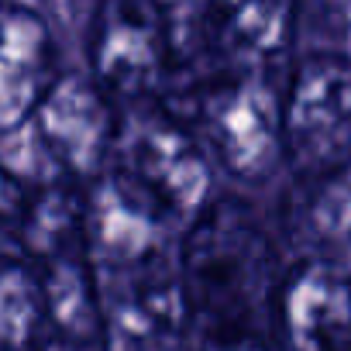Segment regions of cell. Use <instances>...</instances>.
<instances>
[{
	"label": "cell",
	"mask_w": 351,
	"mask_h": 351,
	"mask_svg": "<svg viewBox=\"0 0 351 351\" xmlns=\"http://www.w3.org/2000/svg\"><path fill=\"white\" fill-rule=\"evenodd\" d=\"M45 324L49 313H45L38 276H32L18 258H8L4 279H0V337H4V351H38Z\"/></svg>",
	"instance_id": "5bb4252c"
},
{
	"label": "cell",
	"mask_w": 351,
	"mask_h": 351,
	"mask_svg": "<svg viewBox=\"0 0 351 351\" xmlns=\"http://www.w3.org/2000/svg\"><path fill=\"white\" fill-rule=\"evenodd\" d=\"M180 269L193 324H200L204 334H265V317L272 310L279 313L276 252L238 204H221L193 224Z\"/></svg>",
	"instance_id": "6da1fadb"
},
{
	"label": "cell",
	"mask_w": 351,
	"mask_h": 351,
	"mask_svg": "<svg viewBox=\"0 0 351 351\" xmlns=\"http://www.w3.org/2000/svg\"><path fill=\"white\" fill-rule=\"evenodd\" d=\"M52 35L49 25L28 8H8L0 38V124L18 131L28 124L49 93Z\"/></svg>",
	"instance_id": "30bf717a"
},
{
	"label": "cell",
	"mask_w": 351,
	"mask_h": 351,
	"mask_svg": "<svg viewBox=\"0 0 351 351\" xmlns=\"http://www.w3.org/2000/svg\"><path fill=\"white\" fill-rule=\"evenodd\" d=\"M162 221L165 217L145 204L117 172L86 200V241L97 262L110 272L158 255Z\"/></svg>",
	"instance_id": "9c48e42d"
},
{
	"label": "cell",
	"mask_w": 351,
	"mask_h": 351,
	"mask_svg": "<svg viewBox=\"0 0 351 351\" xmlns=\"http://www.w3.org/2000/svg\"><path fill=\"white\" fill-rule=\"evenodd\" d=\"M162 8H190V4H204V0H158Z\"/></svg>",
	"instance_id": "e0dca14e"
},
{
	"label": "cell",
	"mask_w": 351,
	"mask_h": 351,
	"mask_svg": "<svg viewBox=\"0 0 351 351\" xmlns=\"http://www.w3.org/2000/svg\"><path fill=\"white\" fill-rule=\"evenodd\" d=\"M286 148L310 169L341 165L351 152V62L341 56L306 59L286 93Z\"/></svg>",
	"instance_id": "5b68a950"
},
{
	"label": "cell",
	"mask_w": 351,
	"mask_h": 351,
	"mask_svg": "<svg viewBox=\"0 0 351 351\" xmlns=\"http://www.w3.org/2000/svg\"><path fill=\"white\" fill-rule=\"evenodd\" d=\"M303 231L330 255H351V165L324 169L303 197Z\"/></svg>",
	"instance_id": "4fadbf2b"
},
{
	"label": "cell",
	"mask_w": 351,
	"mask_h": 351,
	"mask_svg": "<svg viewBox=\"0 0 351 351\" xmlns=\"http://www.w3.org/2000/svg\"><path fill=\"white\" fill-rule=\"evenodd\" d=\"M197 351H272V348L258 330H217V334H204Z\"/></svg>",
	"instance_id": "9a60e30c"
},
{
	"label": "cell",
	"mask_w": 351,
	"mask_h": 351,
	"mask_svg": "<svg viewBox=\"0 0 351 351\" xmlns=\"http://www.w3.org/2000/svg\"><path fill=\"white\" fill-rule=\"evenodd\" d=\"M32 128L59 172L93 176L110 152L114 121L100 83L62 76L42 97Z\"/></svg>",
	"instance_id": "52a82bcc"
},
{
	"label": "cell",
	"mask_w": 351,
	"mask_h": 351,
	"mask_svg": "<svg viewBox=\"0 0 351 351\" xmlns=\"http://www.w3.org/2000/svg\"><path fill=\"white\" fill-rule=\"evenodd\" d=\"M320 8H324V14L351 25V0H320Z\"/></svg>",
	"instance_id": "2e32d148"
},
{
	"label": "cell",
	"mask_w": 351,
	"mask_h": 351,
	"mask_svg": "<svg viewBox=\"0 0 351 351\" xmlns=\"http://www.w3.org/2000/svg\"><path fill=\"white\" fill-rule=\"evenodd\" d=\"M224 38L248 62L282 52L293 32V0H214Z\"/></svg>",
	"instance_id": "7c38bea8"
},
{
	"label": "cell",
	"mask_w": 351,
	"mask_h": 351,
	"mask_svg": "<svg viewBox=\"0 0 351 351\" xmlns=\"http://www.w3.org/2000/svg\"><path fill=\"white\" fill-rule=\"evenodd\" d=\"M117 176L162 217L200 214L210 169L180 121H148L121 145Z\"/></svg>",
	"instance_id": "277c9868"
},
{
	"label": "cell",
	"mask_w": 351,
	"mask_h": 351,
	"mask_svg": "<svg viewBox=\"0 0 351 351\" xmlns=\"http://www.w3.org/2000/svg\"><path fill=\"white\" fill-rule=\"evenodd\" d=\"M117 286L107 300V330L117 351H176L186 324H193L183 269L165 255L117 269Z\"/></svg>",
	"instance_id": "8992f818"
},
{
	"label": "cell",
	"mask_w": 351,
	"mask_h": 351,
	"mask_svg": "<svg viewBox=\"0 0 351 351\" xmlns=\"http://www.w3.org/2000/svg\"><path fill=\"white\" fill-rule=\"evenodd\" d=\"M193 121L207 128L221 162L238 180H265L286 148V114L255 76L214 80Z\"/></svg>",
	"instance_id": "7a4b0ae2"
},
{
	"label": "cell",
	"mask_w": 351,
	"mask_h": 351,
	"mask_svg": "<svg viewBox=\"0 0 351 351\" xmlns=\"http://www.w3.org/2000/svg\"><path fill=\"white\" fill-rule=\"evenodd\" d=\"M38 282H42L49 324L69 344H97L110 334L107 330V303L97 289V279H93L86 258L76 248L42 258Z\"/></svg>",
	"instance_id": "8fae6325"
},
{
	"label": "cell",
	"mask_w": 351,
	"mask_h": 351,
	"mask_svg": "<svg viewBox=\"0 0 351 351\" xmlns=\"http://www.w3.org/2000/svg\"><path fill=\"white\" fill-rule=\"evenodd\" d=\"M279 320L293 351H351V279L327 262L303 265L279 293Z\"/></svg>",
	"instance_id": "ba28073f"
},
{
	"label": "cell",
	"mask_w": 351,
	"mask_h": 351,
	"mask_svg": "<svg viewBox=\"0 0 351 351\" xmlns=\"http://www.w3.org/2000/svg\"><path fill=\"white\" fill-rule=\"evenodd\" d=\"M158 8V0H104L90 59L107 93L145 97L162 90L172 66V38Z\"/></svg>",
	"instance_id": "3957f363"
}]
</instances>
